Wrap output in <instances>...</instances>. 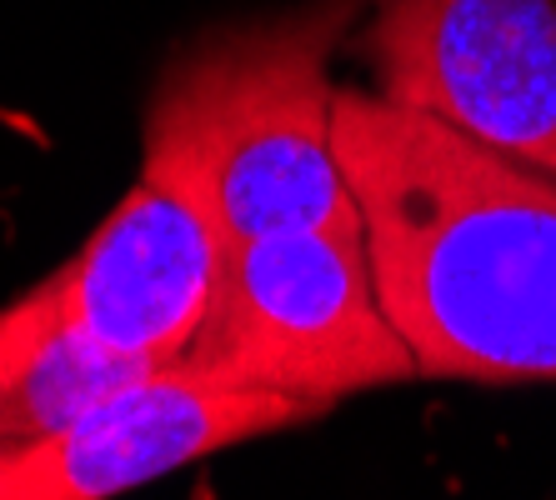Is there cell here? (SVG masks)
I'll return each mask as SVG.
<instances>
[{
  "mask_svg": "<svg viewBox=\"0 0 556 500\" xmlns=\"http://www.w3.org/2000/svg\"><path fill=\"white\" fill-rule=\"evenodd\" d=\"M170 366L281 390L316 411L421 375L381 306L366 226L226 241L216 300Z\"/></svg>",
  "mask_w": 556,
  "mask_h": 500,
  "instance_id": "obj_3",
  "label": "cell"
},
{
  "mask_svg": "<svg viewBox=\"0 0 556 500\" xmlns=\"http://www.w3.org/2000/svg\"><path fill=\"white\" fill-rule=\"evenodd\" d=\"M15 456H21V450H15L11 440H0V500L11 496V465H15Z\"/></svg>",
  "mask_w": 556,
  "mask_h": 500,
  "instance_id": "obj_8",
  "label": "cell"
},
{
  "mask_svg": "<svg viewBox=\"0 0 556 500\" xmlns=\"http://www.w3.org/2000/svg\"><path fill=\"white\" fill-rule=\"evenodd\" d=\"M331 145L416 371L556 381V180L371 86L337 90Z\"/></svg>",
  "mask_w": 556,
  "mask_h": 500,
  "instance_id": "obj_1",
  "label": "cell"
},
{
  "mask_svg": "<svg viewBox=\"0 0 556 500\" xmlns=\"http://www.w3.org/2000/svg\"><path fill=\"white\" fill-rule=\"evenodd\" d=\"M226 235L181 191L141 176L51 275L55 306L96 341L170 366L201 331L220 285Z\"/></svg>",
  "mask_w": 556,
  "mask_h": 500,
  "instance_id": "obj_6",
  "label": "cell"
},
{
  "mask_svg": "<svg viewBox=\"0 0 556 500\" xmlns=\"http://www.w3.org/2000/svg\"><path fill=\"white\" fill-rule=\"evenodd\" d=\"M151 371L155 360L126 356L65 321L51 281L36 285L0 310V440L26 450Z\"/></svg>",
  "mask_w": 556,
  "mask_h": 500,
  "instance_id": "obj_7",
  "label": "cell"
},
{
  "mask_svg": "<svg viewBox=\"0 0 556 500\" xmlns=\"http://www.w3.org/2000/svg\"><path fill=\"white\" fill-rule=\"evenodd\" d=\"M311 415L321 411L281 390L155 366L76 425L30 440L11 465L5 500H105Z\"/></svg>",
  "mask_w": 556,
  "mask_h": 500,
  "instance_id": "obj_5",
  "label": "cell"
},
{
  "mask_svg": "<svg viewBox=\"0 0 556 500\" xmlns=\"http://www.w3.org/2000/svg\"><path fill=\"white\" fill-rule=\"evenodd\" d=\"M371 90L556 180V0H371Z\"/></svg>",
  "mask_w": 556,
  "mask_h": 500,
  "instance_id": "obj_4",
  "label": "cell"
},
{
  "mask_svg": "<svg viewBox=\"0 0 556 500\" xmlns=\"http://www.w3.org/2000/svg\"><path fill=\"white\" fill-rule=\"evenodd\" d=\"M371 0H301L220 21L166 61L146 111L141 176L211 216L226 241L362 226L331 145V61Z\"/></svg>",
  "mask_w": 556,
  "mask_h": 500,
  "instance_id": "obj_2",
  "label": "cell"
}]
</instances>
